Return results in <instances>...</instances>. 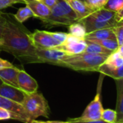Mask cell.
Masks as SVG:
<instances>
[{"instance_id": "1", "label": "cell", "mask_w": 123, "mask_h": 123, "mask_svg": "<svg viewBox=\"0 0 123 123\" xmlns=\"http://www.w3.org/2000/svg\"><path fill=\"white\" fill-rule=\"evenodd\" d=\"M4 15L5 30L2 38L4 43L0 46V51L12 54L23 64L40 63L36 48L29 38L31 32L22 25L12 20L9 15Z\"/></svg>"}, {"instance_id": "2", "label": "cell", "mask_w": 123, "mask_h": 123, "mask_svg": "<svg viewBox=\"0 0 123 123\" xmlns=\"http://www.w3.org/2000/svg\"><path fill=\"white\" fill-rule=\"evenodd\" d=\"M109 55L92 54L83 52L69 55L61 62L59 66L70 68L75 71L98 72L99 67L104 62Z\"/></svg>"}, {"instance_id": "3", "label": "cell", "mask_w": 123, "mask_h": 123, "mask_svg": "<svg viewBox=\"0 0 123 123\" xmlns=\"http://www.w3.org/2000/svg\"><path fill=\"white\" fill-rule=\"evenodd\" d=\"M44 26H68L78 21V15L66 0H57L56 5L51 9L50 15L41 20Z\"/></svg>"}, {"instance_id": "4", "label": "cell", "mask_w": 123, "mask_h": 123, "mask_svg": "<svg viewBox=\"0 0 123 123\" xmlns=\"http://www.w3.org/2000/svg\"><path fill=\"white\" fill-rule=\"evenodd\" d=\"M22 105L32 120L39 117L48 118L49 116V104L42 93L38 92L26 93Z\"/></svg>"}, {"instance_id": "5", "label": "cell", "mask_w": 123, "mask_h": 123, "mask_svg": "<svg viewBox=\"0 0 123 123\" xmlns=\"http://www.w3.org/2000/svg\"><path fill=\"white\" fill-rule=\"evenodd\" d=\"M36 52L40 63H49L58 66L62 61L69 56L65 51L56 48H36Z\"/></svg>"}, {"instance_id": "6", "label": "cell", "mask_w": 123, "mask_h": 123, "mask_svg": "<svg viewBox=\"0 0 123 123\" xmlns=\"http://www.w3.org/2000/svg\"><path fill=\"white\" fill-rule=\"evenodd\" d=\"M103 106L101 101L100 90L98 91L94 98L86 106L82 115L77 118H72V120H98L101 119Z\"/></svg>"}, {"instance_id": "7", "label": "cell", "mask_w": 123, "mask_h": 123, "mask_svg": "<svg viewBox=\"0 0 123 123\" xmlns=\"http://www.w3.org/2000/svg\"><path fill=\"white\" fill-rule=\"evenodd\" d=\"M30 40L35 48L50 49L55 48L60 45L51 35V32L47 31L36 30L29 34Z\"/></svg>"}, {"instance_id": "8", "label": "cell", "mask_w": 123, "mask_h": 123, "mask_svg": "<svg viewBox=\"0 0 123 123\" xmlns=\"http://www.w3.org/2000/svg\"><path fill=\"white\" fill-rule=\"evenodd\" d=\"M86 46L87 42L85 38H80L68 34L66 41L55 48L65 51L69 55H75L85 52Z\"/></svg>"}, {"instance_id": "9", "label": "cell", "mask_w": 123, "mask_h": 123, "mask_svg": "<svg viewBox=\"0 0 123 123\" xmlns=\"http://www.w3.org/2000/svg\"><path fill=\"white\" fill-rule=\"evenodd\" d=\"M18 88L26 93L37 92L38 85L37 81L23 70H20L18 75Z\"/></svg>"}, {"instance_id": "10", "label": "cell", "mask_w": 123, "mask_h": 123, "mask_svg": "<svg viewBox=\"0 0 123 123\" xmlns=\"http://www.w3.org/2000/svg\"><path fill=\"white\" fill-rule=\"evenodd\" d=\"M0 107L9 110L22 117L24 119L25 123H31L32 121L31 118L28 114V113L26 112L22 104L15 102L12 100L5 98L2 96H0Z\"/></svg>"}, {"instance_id": "11", "label": "cell", "mask_w": 123, "mask_h": 123, "mask_svg": "<svg viewBox=\"0 0 123 123\" xmlns=\"http://www.w3.org/2000/svg\"><path fill=\"white\" fill-rule=\"evenodd\" d=\"M0 96L22 104L26 96V93L20 90L19 88L4 83L0 86Z\"/></svg>"}, {"instance_id": "12", "label": "cell", "mask_w": 123, "mask_h": 123, "mask_svg": "<svg viewBox=\"0 0 123 123\" xmlns=\"http://www.w3.org/2000/svg\"><path fill=\"white\" fill-rule=\"evenodd\" d=\"M24 3L33 12L35 18L42 20L48 17L51 13V9L41 1L37 0H24Z\"/></svg>"}, {"instance_id": "13", "label": "cell", "mask_w": 123, "mask_h": 123, "mask_svg": "<svg viewBox=\"0 0 123 123\" xmlns=\"http://www.w3.org/2000/svg\"><path fill=\"white\" fill-rule=\"evenodd\" d=\"M66 1L75 12L78 18V21L96 11L86 2L80 0H66Z\"/></svg>"}, {"instance_id": "14", "label": "cell", "mask_w": 123, "mask_h": 123, "mask_svg": "<svg viewBox=\"0 0 123 123\" xmlns=\"http://www.w3.org/2000/svg\"><path fill=\"white\" fill-rule=\"evenodd\" d=\"M19 69L15 66L0 69V78L5 83L18 88V75Z\"/></svg>"}, {"instance_id": "15", "label": "cell", "mask_w": 123, "mask_h": 123, "mask_svg": "<svg viewBox=\"0 0 123 123\" xmlns=\"http://www.w3.org/2000/svg\"><path fill=\"white\" fill-rule=\"evenodd\" d=\"M123 65V57H122L117 51L109 54L104 62L99 67L98 72L103 70H111L121 67Z\"/></svg>"}, {"instance_id": "16", "label": "cell", "mask_w": 123, "mask_h": 123, "mask_svg": "<svg viewBox=\"0 0 123 123\" xmlns=\"http://www.w3.org/2000/svg\"><path fill=\"white\" fill-rule=\"evenodd\" d=\"M117 86V122H123V79L115 80Z\"/></svg>"}, {"instance_id": "17", "label": "cell", "mask_w": 123, "mask_h": 123, "mask_svg": "<svg viewBox=\"0 0 123 123\" xmlns=\"http://www.w3.org/2000/svg\"><path fill=\"white\" fill-rule=\"evenodd\" d=\"M86 40H104V39H116L112 28H104L97 30L86 34Z\"/></svg>"}, {"instance_id": "18", "label": "cell", "mask_w": 123, "mask_h": 123, "mask_svg": "<svg viewBox=\"0 0 123 123\" xmlns=\"http://www.w3.org/2000/svg\"><path fill=\"white\" fill-rule=\"evenodd\" d=\"M86 42H87V46L85 50V52H86V53H89V54H92L109 55L112 52H114L112 51H110V50L104 48V46H102L101 45H100L96 42H93V41H91L89 40H86Z\"/></svg>"}, {"instance_id": "19", "label": "cell", "mask_w": 123, "mask_h": 123, "mask_svg": "<svg viewBox=\"0 0 123 123\" xmlns=\"http://www.w3.org/2000/svg\"><path fill=\"white\" fill-rule=\"evenodd\" d=\"M68 31L69 34L80 38H85L87 34L85 26L79 21L68 25Z\"/></svg>"}, {"instance_id": "20", "label": "cell", "mask_w": 123, "mask_h": 123, "mask_svg": "<svg viewBox=\"0 0 123 123\" xmlns=\"http://www.w3.org/2000/svg\"><path fill=\"white\" fill-rule=\"evenodd\" d=\"M13 17L19 23H23L29 18L35 17V15L32 10L28 6H25L24 7L19 8L17 12L13 15Z\"/></svg>"}, {"instance_id": "21", "label": "cell", "mask_w": 123, "mask_h": 123, "mask_svg": "<svg viewBox=\"0 0 123 123\" xmlns=\"http://www.w3.org/2000/svg\"><path fill=\"white\" fill-rule=\"evenodd\" d=\"M7 119H15L25 123L24 119L22 117L9 110H7L4 108L0 107V120H7Z\"/></svg>"}, {"instance_id": "22", "label": "cell", "mask_w": 123, "mask_h": 123, "mask_svg": "<svg viewBox=\"0 0 123 123\" xmlns=\"http://www.w3.org/2000/svg\"><path fill=\"white\" fill-rule=\"evenodd\" d=\"M93 42H96L100 45H101L102 46H104V48L112 51H117V49L119 47L118 43L116 39H104V40H89Z\"/></svg>"}, {"instance_id": "23", "label": "cell", "mask_w": 123, "mask_h": 123, "mask_svg": "<svg viewBox=\"0 0 123 123\" xmlns=\"http://www.w3.org/2000/svg\"><path fill=\"white\" fill-rule=\"evenodd\" d=\"M101 119L107 123H116L117 122L116 111L110 109H103L101 114Z\"/></svg>"}, {"instance_id": "24", "label": "cell", "mask_w": 123, "mask_h": 123, "mask_svg": "<svg viewBox=\"0 0 123 123\" xmlns=\"http://www.w3.org/2000/svg\"><path fill=\"white\" fill-rule=\"evenodd\" d=\"M100 73L104 75H107L114 80L123 79V65L117 69L111 70H103L100 72Z\"/></svg>"}, {"instance_id": "25", "label": "cell", "mask_w": 123, "mask_h": 123, "mask_svg": "<svg viewBox=\"0 0 123 123\" xmlns=\"http://www.w3.org/2000/svg\"><path fill=\"white\" fill-rule=\"evenodd\" d=\"M122 7L123 0H107L106 5L104 7V8L114 12H117Z\"/></svg>"}, {"instance_id": "26", "label": "cell", "mask_w": 123, "mask_h": 123, "mask_svg": "<svg viewBox=\"0 0 123 123\" xmlns=\"http://www.w3.org/2000/svg\"><path fill=\"white\" fill-rule=\"evenodd\" d=\"M112 31L115 35L116 40L118 43L119 46H121L123 44V23L115 26L112 28Z\"/></svg>"}, {"instance_id": "27", "label": "cell", "mask_w": 123, "mask_h": 123, "mask_svg": "<svg viewBox=\"0 0 123 123\" xmlns=\"http://www.w3.org/2000/svg\"><path fill=\"white\" fill-rule=\"evenodd\" d=\"M107 0H86V3L95 10L103 8Z\"/></svg>"}, {"instance_id": "28", "label": "cell", "mask_w": 123, "mask_h": 123, "mask_svg": "<svg viewBox=\"0 0 123 123\" xmlns=\"http://www.w3.org/2000/svg\"><path fill=\"white\" fill-rule=\"evenodd\" d=\"M68 34L69 33H65V32H51V35L52 36V37L57 42H59L60 45L66 41L68 36Z\"/></svg>"}, {"instance_id": "29", "label": "cell", "mask_w": 123, "mask_h": 123, "mask_svg": "<svg viewBox=\"0 0 123 123\" xmlns=\"http://www.w3.org/2000/svg\"><path fill=\"white\" fill-rule=\"evenodd\" d=\"M18 3H24V0H0V10L7 8Z\"/></svg>"}, {"instance_id": "30", "label": "cell", "mask_w": 123, "mask_h": 123, "mask_svg": "<svg viewBox=\"0 0 123 123\" xmlns=\"http://www.w3.org/2000/svg\"><path fill=\"white\" fill-rule=\"evenodd\" d=\"M5 30V19L4 14L0 13V39L3 38Z\"/></svg>"}, {"instance_id": "31", "label": "cell", "mask_w": 123, "mask_h": 123, "mask_svg": "<svg viewBox=\"0 0 123 123\" xmlns=\"http://www.w3.org/2000/svg\"><path fill=\"white\" fill-rule=\"evenodd\" d=\"M73 123H107L104 122L102 119H98V120H72L68 119Z\"/></svg>"}, {"instance_id": "32", "label": "cell", "mask_w": 123, "mask_h": 123, "mask_svg": "<svg viewBox=\"0 0 123 123\" xmlns=\"http://www.w3.org/2000/svg\"><path fill=\"white\" fill-rule=\"evenodd\" d=\"M115 19L119 23H120V24L123 23V7L121 8L119 11L116 12Z\"/></svg>"}, {"instance_id": "33", "label": "cell", "mask_w": 123, "mask_h": 123, "mask_svg": "<svg viewBox=\"0 0 123 123\" xmlns=\"http://www.w3.org/2000/svg\"><path fill=\"white\" fill-rule=\"evenodd\" d=\"M12 66H13V65L11 62H10L9 61L0 58V69L8 68V67H12Z\"/></svg>"}, {"instance_id": "34", "label": "cell", "mask_w": 123, "mask_h": 123, "mask_svg": "<svg viewBox=\"0 0 123 123\" xmlns=\"http://www.w3.org/2000/svg\"><path fill=\"white\" fill-rule=\"evenodd\" d=\"M41 2H42L44 5H46L50 9H51L56 5L57 0H41Z\"/></svg>"}, {"instance_id": "35", "label": "cell", "mask_w": 123, "mask_h": 123, "mask_svg": "<svg viewBox=\"0 0 123 123\" xmlns=\"http://www.w3.org/2000/svg\"><path fill=\"white\" fill-rule=\"evenodd\" d=\"M117 51L118 52V54H119L122 57H123V44L121 45V46H119L118 49H117Z\"/></svg>"}, {"instance_id": "36", "label": "cell", "mask_w": 123, "mask_h": 123, "mask_svg": "<svg viewBox=\"0 0 123 123\" xmlns=\"http://www.w3.org/2000/svg\"><path fill=\"white\" fill-rule=\"evenodd\" d=\"M47 123H73L70 121H67V122H62V121H54V120H48L46 121Z\"/></svg>"}, {"instance_id": "37", "label": "cell", "mask_w": 123, "mask_h": 123, "mask_svg": "<svg viewBox=\"0 0 123 123\" xmlns=\"http://www.w3.org/2000/svg\"><path fill=\"white\" fill-rule=\"evenodd\" d=\"M31 123H47L46 121L44 122V121H40V120H37V119H33L31 121Z\"/></svg>"}, {"instance_id": "38", "label": "cell", "mask_w": 123, "mask_h": 123, "mask_svg": "<svg viewBox=\"0 0 123 123\" xmlns=\"http://www.w3.org/2000/svg\"><path fill=\"white\" fill-rule=\"evenodd\" d=\"M3 43H4L3 38H2V39H0V46H1V45H2V44H3Z\"/></svg>"}, {"instance_id": "39", "label": "cell", "mask_w": 123, "mask_h": 123, "mask_svg": "<svg viewBox=\"0 0 123 123\" xmlns=\"http://www.w3.org/2000/svg\"><path fill=\"white\" fill-rule=\"evenodd\" d=\"M3 83H4L3 80H2V78H0V86H1V85H2Z\"/></svg>"}, {"instance_id": "40", "label": "cell", "mask_w": 123, "mask_h": 123, "mask_svg": "<svg viewBox=\"0 0 123 123\" xmlns=\"http://www.w3.org/2000/svg\"><path fill=\"white\" fill-rule=\"evenodd\" d=\"M80 1H83V2H86V0H80Z\"/></svg>"}, {"instance_id": "41", "label": "cell", "mask_w": 123, "mask_h": 123, "mask_svg": "<svg viewBox=\"0 0 123 123\" xmlns=\"http://www.w3.org/2000/svg\"><path fill=\"white\" fill-rule=\"evenodd\" d=\"M37 1H41V0H37Z\"/></svg>"}, {"instance_id": "42", "label": "cell", "mask_w": 123, "mask_h": 123, "mask_svg": "<svg viewBox=\"0 0 123 123\" xmlns=\"http://www.w3.org/2000/svg\"><path fill=\"white\" fill-rule=\"evenodd\" d=\"M119 123H123V122H119Z\"/></svg>"}]
</instances>
